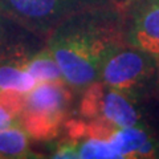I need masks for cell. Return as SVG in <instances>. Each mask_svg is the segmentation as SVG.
<instances>
[{"label": "cell", "mask_w": 159, "mask_h": 159, "mask_svg": "<svg viewBox=\"0 0 159 159\" xmlns=\"http://www.w3.org/2000/svg\"><path fill=\"white\" fill-rule=\"evenodd\" d=\"M126 6L101 7L65 19L47 36L65 82L80 94L98 80L106 52L125 41Z\"/></svg>", "instance_id": "obj_1"}, {"label": "cell", "mask_w": 159, "mask_h": 159, "mask_svg": "<svg viewBox=\"0 0 159 159\" xmlns=\"http://www.w3.org/2000/svg\"><path fill=\"white\" fill-rule=\"evenodd\" d=\"M157 69L155 56L122 41L111 47L103 56L98 80L138 102L154 92Z\"/></svg>", "instance_id": "obj_2"}, {"label": "cell", "mask_w": 159, "mask_h": 159, "mask_svg": "<svg viewBox=\"0 0 159 159\" xmlns=\"http://www.w3.org/2000/svg\"><path fill=\"white\" fill-rule=\"evenodd\" d=\"M73 94L65 80L37 82L27 93L19 123L34 141L47 142L57 138L69 118Z\"/></svg>", "instance_id": "obj_3"}, {"label": "cell", "mask_w": 159, "mask_h": 159, "mask_svg": "<svg viewBox=\"0 0 159 159\" xmlns=\"http://www.w3.org/2000/svg\"><path fill=\"white\" fill-rule=\"evenodd\" d=\"M127 0H0V16L47 39L65 19L101 7L126 6Z\"/></svg>", "instance_id": "obj_4"}, {"label": "cell", "mask_w": 159, "mask_h": 159, "mask_svg": "<svg viewBox=\"0 0 159 159\" xmlns=\"http://www.w3.org/2000/svg\"><path fill=\"white\" fill-rule=\"evenodd\" d=\"M78 117L84 119H98L117 127L142 125L141 111L126 94L109 88L99 80L94 81L80 93Z\"/></svg>", "instance_id": "obj_5"}, {"label": "cell", "mask_w": 159, "mask_h": 159, "mask_svg": "<svg viewBox=\"0 0 159 159\" xmlns=\"http://www.w3.org/2000/svg\"><path fill=\"white\" fill-rule=\"evenodd\" d=\"M125 41L159 57V0H127Z\"/></svg>", "instance_id": "obj_6"}, {"label": "cell", "mask_w": 159, "mask_h": 159, "mask_svg": "<svg viewBox=\"0 0 159 159\" xmlns=\"http://www.w3.org/2000/svg\"><path fill=\"white\" fill-rule=\"evenodd\" d=\"M31 54L20 45H9L0 51V90L12 89L28 93L36 86L37 81L27 70Z\"/></svg>", "instance_id": "obj_7"}, {"label": "cell", "mask_w": 159, "mask_h": 159, "mask_svg": "<svg viewBox=\"0 0 159 159\" xmlns=\"http://www.w3.org/2000/svg\"><path fill=\"white\" fill-rule=\"evenodd\" d=\"M118 158H157L159 143L143 125L116 127L109 138Z\"/></svg>", "instance_id": "obj_8"}, {"label": "cell", "mask_w": 159, "mask_h": 159, "mask_svg": "<svg viewBox=\"0 0 159 159\" xmlns=\"http://www.w3.org/2000/svg\"><path fill=\"white\" fill-rule=\"evenodd\" d=\"M29 135L19 123L0 129V158H31Z\"/></svg>", "instance_id": "obj_9"}, {"label": "cell", "mask_w": 159, "mask_h": 159, "mask_svg": "<svg viewBox=\"0 0 159 159\" xmlns=\"http://www.w3.org/2000/svg\"><path fill=\"white\" fill-rule=\"evenodd\" d=\"M27 70L37 82L64 80L56 57L47 45L31 54L27 62Z\"/></svg>", "instance_id": "obj_10"}, {"label": "cell", "mask_w": 159, "mask_h": 159, "mask_svg": "<svg viewBox=\"0 0 159 159\" xmlns=\"http://www.w3.org/2000/svg\"><path fill=\"white\" fill-rule=\"evenodd\" d=\"M77 147V158L92 159V158H118L117 151L114 150L109 139L84 137L74 139Z\"/></svg>", "instance_id": "obj_11"}, {"label": "cell", "mask_w": 159, "mask_h": 159, "mask_svg": "<svg viewBox=\"0 0 159 159\" xmlns=\"http://www.w3.org/2000/svg\"><path fill=\"white\" fill-rule=\"evenodd\" d=\"M25 98L27 93L19 90H12V89L0 90V106L17 119L25 106Z\"/></svg>", "instance_id": "obj_12"}, {"label": "cell", "mask_w": 159, "mask_h": 159, "mask_svg": "<svg viewBox=\"0 0 159 159\" xmlns=\"http://www.w3.org/2000/svg\"><path fill=\"white\" fill-rule=\"evenodd\" d=\"M53 158H77V147H76V141L72 138L65 137L61 139L54 150L52 151Z\"/></svg>", "instance_id": "obj_13"}, {"label": "cell", "mask_w": 159, "mask_h": 159, "mask_svg": "<svg viewBox=\"0 0 159 159\" xmlns=\"http://www.w3.org/2000/svg\"><path fill=\"white\" fill-rule=\"evenodd\" d=\"M16 122H17L16 118H13L11 114L7 113L0 106V129H6L8 126H12L13 123H16Z\"/></svg>", "instance_id": "obj_14"}, {"label": "cell", "mask_w": 159, "mask_h": 159, "mask_svg": "<svg viewBox=\"0 0 159 159\" xmlns=\"http://www.w3.org/2000/svg\"><path fill=\"white\" fill-rule=\"evenodd\" d=\"M158 61V69H157V78H155V86H154V93H157V96L159 97V57H157Z\"/></svg>", "instance_id": "obj_15"}]
</instances>
